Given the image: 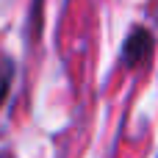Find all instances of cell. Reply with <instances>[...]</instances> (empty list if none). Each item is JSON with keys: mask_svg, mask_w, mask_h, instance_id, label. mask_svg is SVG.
Here are the masks:
<instances>
[{"mask_svg": "<svg viewBox=\"0 0 158 158\" xmlns=\"http://www.w3.org/2000/svg\"><path fill=\"white\" fill-rule=\"evenodd\" d=\"M153 50H156V39H153V33H150L147 28L136 25V28L125 36V42H122L119 64H122L125 69H142L144 64H150Z\"/></svg>", "mask_w": 158, "mask_h": 158, "instance_id": "cell-1", "label": "cell"}, {"mask_svg": "<svg viewBox=\"0 0 158 158\" xmlns=\"http://www.w3.org/2000/svg\"><path fill=\"white\" fill-rule=\"evenodd\" d=\"M11 83H14V61H11V56L0 53V106L8 100Z\"/></svg>", "mask_w": 158, "mask_h": 158, "instance_id": "cell-2", "label": "cell"}, {"mask_svg": "<svg viewBox=\"0 0 158 158\" xmlns=\"http://www.w3.org/2000/svg\"><path fill=\"white\" fill-rule=\"evenodd\" d=\"M42 11H44V0H31V11H28V28H31V36H33V39H39V33H42V22H44Z\"/></svg>", "mask_w": 158, "mask_h": 158, "instance_id": "cell-3", "label": "cell"}, {"mask_svg": "<svg viewBox=\"0 0 158 158\" xmlns=\"http://www.w3.org/2000/svg\"><path fill=\"white\" fill-rule=\"evenodd\" d=\"M0 158H8V156H3V153H0Z\"/></svg>", "mask_w": 158, "mask_h": 158, "instance_id": "cell-4", "label": "cell"}]
</instances>
